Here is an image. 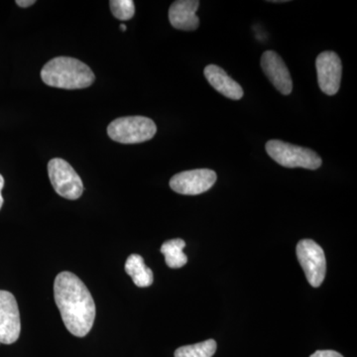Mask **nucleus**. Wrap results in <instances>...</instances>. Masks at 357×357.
<instances>
[{"mask_svg":"<svg viewBox=\"0 0 357 357\" xmlns=\"http://www.w3.org/2000/svg\"><path fill=\"white\" fill-rule=\"evenodd\" d=\"M54 297L67 330L84 337L93 328L96 304L84 282L70 272H61L54 283Z\"/></svg>","mask_w":357,"mask_h":357,"instance_id":"f257e3e1","label":"nucleus"},{"mask_svg":"<svg viewBox=\"0 0 357 357\" xmlns=\"http://www.w3.org/2000/svg\"><path fill=\"white\" fill-rule=\"evenodd\" d=\"M41 79L47 86L65 89L89 88L96 77L88 65L75 58L52 59L41 70Z\"/></svg>","mask_w":357,"mask_h":357,"instance_id":"f03ea898","label":"nucleus"},{"mask_svg":"<svg viewBox=\"0 0 357 357\" xmlns=\"http://www.w3.org/2000/svg\"><path fill=\"white\" fill-rule=\"evenodd\" d=\"M265 149L279 165L287 168L317 170L323 163L321 157L309 148L297 146L280 140L268 141Z\"/></svg>","mask_w":357,"mask_h":357,"instance_id":"7ed1b4c3","label":"nucleus"},{"mask_svg":"<svg viewBox=\"0 0 357 357\" xmlns=\"http://www.w3.org/2000/svg\"><path fill=\"white\" fill-rule=\"evenodd\" d=\"M156 132L155 122L145 116L119 117L107 128L109 137L122 144L145 142L152 139Z\"/></svg>","mask_w":357,"mask_h":357,"instance_id":"20e7f679","label":"nucleus"},{"mask_svg":"<svg viewBox=\"0 0 357 357\" xmlns=\"http://www.w3.org/2000/svg\"><path fill=\"white\" fill-rule=\"evenodd\" d=\"M48 174L54 190L67 199H77L83 195L84 184L76 171L67 161L52 159L48 163Z\"/></svg>","mask_w":357,"mask_h":357,"instance_id":"39448f33","label":"nucleus"},{"mask_svg":"<svg viewBox=\"0 0 357 357\" xmlns=\"http://www.w3.org/2000/svg\"><path fill=\"white\" fill-rule=\"evenodd\" d=\"M297 257L307 280L312 287H319L325 280L326 261L325 252L311 239H303L297 244Z\"/></svg>","mask_w":357,"mask_h":357,"instance_id":"423d86ee","label":"nucleus"},{"mask_svg":"<svg viewBox=\"0 0 357 357\" xmlns=\"http://www.w3.org/2000/svg\"><path fill=\"white\" fill-rule=\"evenodd\" d=\"M20 332V314L15 297L8 291L0 290V344H14Z\"/></svg>","mask_w":357,"mask_h":357,"instance_id":"0eeeda50","label":"nucleus"},{"mask_svg":"<svg viewBox=\"0 0 357 357\" xmlns=\"http://www.w3.org/2000/svg\"><path fill=\"white\" fill-rule=\"evenodd\" d=\"M217 181V174L210 169L184 171L174 176L170 187L174 192L187 196H197L208 191Z\"/></svg>","mask_w":357,"mask_h":357,"instance_id":"6e6552de","label":"nucleus"},{"mask_svg":"<svg viewBox=\"0 0 357 357\" xmlns=\"http://www.w3.org/2000/svg\"><path fill=\"white\" fill-rule=\"evenodd\" d=\"M319 89L328 96H333L340 88L342 65L337 54L333 51L323 52L316 61Z\"/></svg>","mask_w":357,"mask_h":357,"instance_id":"1a4fd4ad","label":"nucleus"},{"mask_svg":"<svg viewBox=\"0 0 357 357\" xmlns=\"http://www.w3.org/2000/svg\"><path fill=\"white\" fill-rule=\"evenodd\" d=\"M261 67L269 81L281 93L287 96L292 93L293 82L290 72L276 52H264L261 57Z\"/></svg>","mask_w":357,"mask_h":357,"instance_id":"9d476101","label":"nucleus"},{"mask_svg":"<svg viewBox=\"0 0 357 357\" xmlns=\"http://www.w3.org/2000/svg\"><path fill=\"white\" fill-rule=\"evenodd\" d=\"M199 6L198 0H177L169 9V20L174 28L184 31H194L199 26L197 10Z\"/></svg>","mask_w":357,"mask_h":357,"instance_id":"9b49d317","label":"nucleus"},{"mask_svg":"<svg viewBox=\"0 0 357 357\" xmlns=\"http://www.w3.org/2000/svg\"><path fill=\"white\" fill-rule=\"evenodd\" d=\"M204 77L213 89L230 100H238L243 98V89L241 84L231 79L225 70L217 65L206 66Z\"/></svg>","mask_w":357,"mask_h":357,"instance_id":"f8f14e48","label":"nucleus"},{"mask_svg":"<svg viewBox=\"0 0 357 357\" xmlns=\"http://www.w3.org/2000/svg\"><path fill=\"white\" fill-rule=\"evenodd\" d=\"M124 268L137 287L146 288L153 284V272L145 265L142 256L131 255L126 260Z\"/></svg>","mask_w":357,"mask_h":357,"instance_id":"ddd939ff","label":"nucleus"},{"mask_svg":"<svg viewBox=\"0 0 357 357\" xmlns=\"http://www.w3.org/2000/svg\"><path fill=\"white\" fill-rule=\"evenodd\" d=\"M185 246V241L181 238L171 239L163 243L161 246V253L165 256L166 264L169 267L178 269L187 264L188 257L183 251Z\"/></svg>","mask_w":357,"mask_h":357,"instance_id":"4468645a","label":"nucleus"},{"mask_svg":"<svg viewBox=\"0 0 357 357\" xmlns=\"http://www.w3.org/2000/svg\"><path fill=\"white\" fill-rule=\"evenodd\" d=\"M217 351V342L208 340L199 344L185 345L175 351V357H213Z\"/></svg>","mask_w":357,"mask_h":357,"instance_id":"2eb2a0df","label":"nucleus"},{"mask_svg":"<svg viewBox=\"0 0 357 357\" xmlns=\"http://www.w3.org/2000/svg\"><path fill=\"white\" fill-rule=\"evenodd\" d=\"M109 4L110 10L117 20H131L135 13V6L132 0H112Z\"/></svg>","mask_w":357,"mask_h":357,"instance_id":"dca6fc26","label":"nucleus"},{"mask_svg":"<svg viewBox=\"0 0 357 357\" xmlns=\"http://www.w3.org/2000/svg\"><path fill=\"white\" fill-rule=\"evenodd\" d=\"M310 357H344L342 354L335 351H318L312 354Z\"/></svg>","mask_w":357,"mask_h":357,"instance_id":"f3484780","label":"nucleus"},{"mask_svg":"<svg viewBox=\"0 0 357 357\" xmlns=\"http://www.w3.org/2000/svg\"><path fill=\"white\" fill-rule=\"evenodd\" d=\"M35 3H36L35 0H17V1H16V4H17L18 6L23 7V8L31 6Z\"/></svg>","mask_w":357,"mask_h":357,"instance_id":"a211bd4d","label":"nucleus"},{"mask_svg":"<svg viewBox=\"0 0 357 357\" xmlns=\"http://www.w3.org/2000/svg\"><path fill=\"white\" fill-rule=\"evenodd\" d=\"M4 187V178L2 177L1 174H0V210H1L2 206H3V198H2L1 191Z\"/></svg>","mask_w":357,"mask_h":357,"instance_id":"6ab92c4d","label":"nucleus"},{"mask_svg":"<svg viewBox=\"0 0 357 357\" xmlns=\"http://www.w3.org/2000/svg\"><path fill=\"white\" fill-rule=\"evenodd\" d=\"M121 31H126V26L124 25V24H121Z\"/></svg>","mask_w":357,"mask_h":357,"instance_id":"aec40b11","label":"nucleus"},{"mask_svg":"<svg viewBox=\"0 0 357 357\" xmlns=\"http://www.w3.org/2000/svg\"></svg>","mask_w":357,"mask_h":357,"instance_id":"412c9836","label":"nucleus"}]
</instances>
